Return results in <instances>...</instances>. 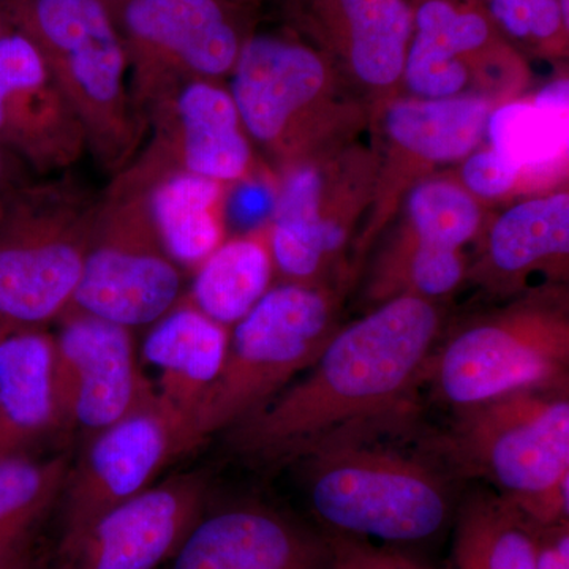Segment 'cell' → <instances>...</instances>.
<instances>
[{"mask_svg": "<svg viewBox=\"0 0 569 569\" xmlns=\"http://www.w3.org/2000/svg\"><path fill=\"white\" fill-rule=\"evenodd\" d=\"M211 481L203 471L167 481L108 508L62 535L58 569H159L173 559L208 511Z\"/></svg>", "mask_w": 569, "mask_h": 569, "instance_id": "obj_13", "label": "cell"}, {"mask_svg": "<svg viewBox=\"0 0 569 569\" xmlns=\"http://www.w3.org/2000/svg\"><path fill=\"white\" fill-rule=\"evenodd\" d=\"M323 530L260 503L206 511L168 569H331Z\"/></svg>", "mask_w": 569, "mask_h": 569, "instance_id": "obj_16", "label": "cell"}, {"mask_svg": "<svg viewBox=\"0 0 569 569\" xmlns=\"http://www.w3.org/2000/svg\"><path fill=\"white\" fill-rule=\"evenodd\" d=\"M58 323L52 340L63 429L89 438L156 399L133 329L78 310Z\"/></svg>", "mask_w": 569, "mask_h": 569, "instance_id": "obj_12", "label": "cell"}, {"mask_svg": "<svg viewBox=\"0 0 569 569\" xmlns=\"http://www.w3.org/2000/svg\"><path fill=\"white\" fill-rule=\"evenodd\" d=\"M230 331L182 296L149 326L142 340L141 361L156 369L157 396L186 415L190 427L194 410L222 370Z\"/></svg>", "mask_w": 569, "mask_h": 569, "instance_id": "obj_18", "label": "cell"}, {"mask_svg": "<svg viewBox=\"0 0 569 569\" xmlns=\"http://www.w3.org/2000/svg\"><path fill=\"white\" fill-rule=\"evenodd\" d=\"M488 7L493 20L515 39L549 41L563 33L557 0H488Z\"/></svg>", "mask_w": 569, "mask_h": 569, "instance_id": "obj_31", "label": "cell"}, {"mask_svg": "<svg viewBox=\"0 0 569 569\" xmlns=\"http://www.w3.org/2000/svg\"><path fill=\"white\" fill-rule=\"evenodd\" d=\"M325 533L331 546V569H430L406 550L369 539Z\"/></svg>", "mask_w": 569, "mask_h": 569, "instance_id": "obj_32", "label": "cell"}, {"mask_svg": "<svg viewBox=\"0 0 569 569\" xmlns=\"http://www.w3.org/2000/svg\"><path fill=\"white\" fill-rule=\"evenodd\" d=\"M61 429L52 335L44 328L0 332V458L29 456Z\"/></svg>", "mask_w": 569, "mask_h": 569, "instance_id": "obj_17", "label": "cell"}, {"mask_svg": "<svg viewBox=\"0 0 569 569\" xmlns=\"http://www.w3.org/2000/svg\"><path fill=\"white\" fill-rule=\"evenodd\" d=\"M274 269L268 231L223 241L194 269L183 298L231 329L271 290Z\"/></svg>", "mask_w": 569, "mask_h": 569, "instance_id": "obj_24", "label": "cell"}, {"mask_svg": "<svg viewBox=\"0 0 569 569\" xmlns=\"http://www.w3.org/2000/svg\"><path fill=\"white\" fill-rule=\"evenodd\" d=\"M569 86L568 80H557L550 82L545 89L538 92L533 102L542 107L557 108V110L568 111Z\"/></svg>", "mask_w": 569, "mask_h": 569, "instance_id": "obj_36", "label": "cell"}, {"mask_svg": "<svg viewBox=\"0 0 569 569\" xmlns=\"http://www.w3.org/2000/svg\"><path fill=\"white\" fill-rule=\"evenodd\" d=\"M230 74V93L249 138L293 167L305 148L309 112L328 82L321 56L288 37L250 33Z\"/></svg>", "mask_w": 569, "mask_h": 569, "instance_id": "obj_14", "label": "cell"}, {"mask_svg": "<svg viewBox=\"0 0 569 569\" xmlns=\"http://www.w3.org/2000/svg\"><path fill=\"white\" fill-rule=\"evenodd\" d=\"M33 179H37L36 176L13 153L0 146V211Z\"/></svg>", "mask_w": 569, "mask_h": 569, "instance_id": "obj_35", "label": "cell"}, {"mask_svg": "<svg viewBox=\"0 0 569 569\" xmlns=\"http://www.w3.org/2000/svg\"><path fill=\"white\" fill-rule=\"evenodd\" d=\"M122 41L130 96L148 116L187 82L219 81L233 70L250 33L241 6L224 0H102Z\"/></svg>", "mask_w": 569, "mask_h": 569, "instance_id": "obj_8", "label": "cell"}, {"mask_svg": "<svg viewBox=\"0 0 569 569\" xmlns=\"http://www.w3.org/2000/svg\"><path fill=\"white\" fill-rule=\"evenodd\" d=\"M440 331L441 313L430 299H388L337 329L301 380L228 429V443L250 462L284 466L402 429L413 418Z\"/></svg>", "mask_w": 569, "mask_h": 569, "instance_id": "obj_1", "label": "cell"}, {"mask_svg": "<svg viewBox=\"0 0 569 569\" xmlns=\"http://www.w3.org/2000/svg\"><path fill=\"white\" fill-rule=\"evenodd\" d=\"M490 37L488 18L478 11L449 0L419 3L403 66L408 88L425 99L459 96L468 82L467 56L482 50Z\"/></svg>", "mask_w": 569, "mask_h": 569, "instance_id": "obj_21", "label": "cell"}, {"mask_svg": "<svg viewBox=\"0 0 569 569\" xmlns=\"http://www.w3.org/2000/svg\"><path fill=\"white\" fill-rule=\"evenodd\" d=\"M519 176V171L492 148L471 153L462 168L463 182L471 192L482 198L508 193Z\"/></svg>", "mask_w": 569, "mask_h": 569, "instance_id": "obj_33", "label": "cell"}, {"mask_svg": "<svg viewBox=\"0 0 569 569\" xmlns=\"http://www.w3.org/2000/svg\"><path fill=\"white\" fill-rule=\"evenodd\" d=\"M452 523L443 569H537V526L493 490L471 492Z\"/></svg>", "mask_w": 569, "mask_h": 569, "instance_id": "obj_23", "label": "cell"}, {"mask_svg": "<svg viewBox=\"0 0 569 569\" xmlns=\"http://www.w3.org/2000/svg\"><path fill=\"white\" fill-rule=\"evenodd\" d=\"M569 252V197L535 198L505 212L490 231L488 260L479 268L482 280L518 284L538 269H561Z\"/></svg>", "mask_w": 569, "mask_h": 569, "instance_id": "obj_22", "label": "cell"}, {"mask_svg": "<svg viewBox=\"0 0 569 569\" xmlns=\"http://www.w3.org/2000/svg\"><path fill=\"white\" fill-rule=\"evenodd\" d=\"M194 448L189 418L159 396L93 433L63 486V535L148 489Z\"/></svg>", "mask_w": 569, "mask_h": 569, "instance_id": "obj_11", "label": "cell"}, {"mask_svg": "<svg viewBox=\"0 0 569 569\" xmlns=\"http://www.w3.org/2000/svg\"><path fill=\"white\" fill-rule=\"evenodd\" d=\"M426 381L452 410L522 389L567 388V312L539 298L475 321L436 348Z\"/></svg>", "mask_w": 569, "mask_h": 569, "instance_id": "obj_7", "label": "cell"}, {"mask_svg": "<svg viewBox=\"0 0 569 569\" xmlns=\"http://www.w3.org/2000/svg\"><path fill=\"white\" fill-rule=\"evenodd\" d=\"M7 569H36V568H33V565H32L31 553H29L28 557H24V559L17 561V563H14L13 567H10Z\"/></svg>", "mask_w": 569, "mask_h": 569, "instance_id": "obj_38", "label": "cell"}, {"mask_svg": "<svg viewBox=\"0 0 569 569\" xmlns=\"http://www.w3.org/2000/svg\"><path fill=\"white\" fill-rule=\"evenodd\" d=\"M466 276V264L459 250L438 249L425 244L408 247L399 253L387 276V291L406 284V295L432 299L451 293Z\"/></svg>", "mask_w": 569, "mask_h": 569, "instance_id": "obj_30", "label": "cell"}, {"mask_svg": "<svg viewBox=\"0 0 569 569\" xmlns=\"http://www.w3.org/2000/svg\"><path fill=\"white\" fill-rule=\"evenodd\" d=\"M417 244L460 250L479 227V209L473 198L447 181H427L408 200Z\"/></svg>", "mask_w": 569, "mask_h": 569, "instance_id": "obj_29", "label": "cell"}, {"mask_svg": "<svg viewBox=\"0 0 569 569\" xmlns=\"http://www.w3.org/2000/svg\"><path fill=\"white\" fill-rule=\"evenodd\" d=\"M429 448L452 473L482 479L526 511L569 477V387L455 408L451 426Z\"/></svg>", "mask_w": 569, "mask_h": 569, "instance_id": "obj_6", "label": "cell"}, {"mask_svg": "<svg viewBox=\"0 0 569 569\" xmlns=\"http://www.w3.org/2000/svg\"><path fill=\"white\" fill-rule=\"evenodd\" d=\"M336 306L318 284L271 288L231 328L222 370L193 413L194 445L250 417L306 372L337 331Z\"/></svg>", "mask_w": 569, "mask_h": 569, "instance_id": "obj_5", "label": "cell"}, {"mask_svg": "<svg viewBox=\"0 0 569 569\" xmlns=\"http://www.w3.org/2000/svg\"><path fill=\"white\" fill-rule=\"evenodd\" d=\"M490 114L492 108L482 97L399 100L388 110L387 130L406 151L430 162H451L477 148Z\"/></svg>", "mask_w": 569, "mask_h": 569, "instance_id": "obj_26", "label": "cell"}, {"mask_svg": "<svg viewBox=\"0 0 569 569\" xmlns=\"http://www.w3.org/2000/svg\"><path fill=\"white\" fill-rule=\"evenodd\" d=\"M378 438L335 445L301 460L320 530L397 549L443 533L458 509L445 470Z\"/></svg>", "mask_w": 569, "mask_h": 569, "instance_id": "obj_3", "label": "cell"}, {"mask_svg": "<svg viewBox=\"0 0 569 569\" xmlns=\"http://www.w3.org/2000/svg\"><path fill=\"white\" fill-rule=\"evenodd\" d=\"M0 146L36 178L69 173L88 153L84 129L31 41L0 39Z\"/></svg>", "mask_w": 569, "mask_h": 569, "instance_id": "obj_15", "label": "cell"}, {"mask_svg": "<svg viewBox=\"0 0 569 569\" xmlns=\"http://www.w3.org/2000/svg\"><path fill=\"white\" fill-rule=\"evenodd\" d=\"M69 470L63 458H0V569L31 553L33 530L62 496Z\"/></svg>", "mask_w": 569, "mask_h": 569, "instance_id": "obj_27", "label": "cell"}, {"mask_svg": "<svg viewBox=\"0 0 569 569\" xmlns=\"http://www.w3.org/2000/svg\"><path fill=\"white\" fill-rule=\"evenodd\" d=\"M99 203L69 171L33 179L0 211V332L41 329L70 309Z\"/></svg>", "mask_w": 569, "mask_h": 569, "instance_id": "obj_4", "label": "cell"}, {"mask_svg": "<svg viewBox=\"0 0 569 569\" xmlns=\"http://www.w3.org/2000/svg\"><path fill=\"white\" fill-rule=\"evenodd\" d=\"M537 569H569V522L537 527Z\"/></svg>", "mask_w": 569, "mask_h": 569, "instance_id": "obj_34", "label": "cell"}, {"mask_svg": "<svg viewBox=\"0 0 569 569\" xmlns=\"http://www.w3.org/2000/svg\"><path fill=\"white\" fill-rule=\"evenodd\" d=\"M250 167L249 134L230 91L219 81L198 80L187 82L149 112L140 151L116 176L148 190L171 173L220 183L241 181Z\"/></svg>", "mask_w": 569, "mask_h": 569, "instance_id": "obj_10", "label": "cell"}, {"mask_svg": "<svg viewBox=\"0 0 569 569\" xmlns=\"http://www.w3.org/2000/svg\"><path fill=\"white\" fill-rule=\"evenodd\" d=\"M224 2L236 3V6L244 7L247 3L258 2V0H224Z\"/></svg>", "mask_w": 569, "mask_h": 569, "instance_id": "obj_40", "label": "cell"}, {"mask_svg": "<svg viewBox=\"0 0 569 569\" xmlns=\"http://www.w3.org/2000/svg\"><path fill=\"white\" fill-rule=\"evenodd\" d=\"M490 148L519 174L541 173L561 162L568 149V111L535 102L505 104L488 123Z\"/></svg>", "mask_w": 569, "mask_h": 569, "instance_id": "obj_28", "label": "cell"}, {"mask_svg": "<svg viewBox=\"0 0 569 569\" xmlns=\"http://www.w3.org/2000/svg\"><path fill=\"white\" fill-rule=\"evenodd\" d=\"M11 31V26L9 21H7L6 14H3L2 9H0V39H2L6 33Z\"/></svg>", "mask_w": 569, "mask_h": 569, "instance_id": "obj_39", "label": "cell"}, {"mask_svg": "<svg viewBox=\"0 0 569 569\" xmlns=\"http://www.w3.org/2000/svg\"><path fill=\"white\" fill-rule=\"evenodd\" d=\"M13 31L31 41L80 119L88 153L121 173L146 140L122 41L102 0H0Z\"/></svg>", "mask_w": 569, "mask_h": 569, "instance_id": "obj_2", "label": "cell"}, {"mask_svg": "<svg viewBox=\"0 0 569 569\" xmlns=\"http://www.w3.org/2000/svg\"><path fill=\"white\" fill-rule=\"evenodd\" d=\"M183 296V271L164 249L148 190L114 176L100 193L91 242L69 310L137 329L151 326Z\"/></svg>", "mask_w": 569, "mask_h": 569, "instance_id": "obj_9", "label": "cell"}, {"mask_svg": "<svg viewBox=\"0 0 569 569\" xmlns=\"http://www.w3.org/2000/svg\"><path fill=\"white\" fill-rule=\"evenodd\" d=\"M223 183L171 173L148 189L149 209L164 249L182 271L193 272L223 242Z\"/></svg>", "mask_w": 569, "mask_h": 569, "instance_id": "obj_25", "label": "cell"}, {"mask_svg": "<svg viewBox=\"0 0 569 569\" xmlns=\"http://www.w3.org/2000/svg\"><path fill=\"white\" fill-rule=\"evenodd\" d=\"M559 2V10L561 14V21H563L565 29L568 31L569 26V0H557Z\"/></svg>", "mask_w": 569, "mask_h": 569, "instance_id": "obj_37", "label": "cell"}, {"mask_svg": "<svg viewBox=\"0 0 569 569\" xmlns=\"http://www.w3.org/2000/svg\"><path fill=\"white\" fill-rule=\"evenodd\" d=\"M323 178L312 164L287 168L274 201L269 247L284 283L317 284L347 241V228L321 216Z\"/></svg>", "mask_w": 569, "mask_h": 569, "instance_id": "obj_20", "label": "cell"}, {"mask_svg": "<svg viewBox=\"0 0 569 569\" xmlns=\"http://www.w3.org/2000/svg\"><path fill=\"white\" fill-rule=\"evenodd\" d=\"M305 17L321 20L329 41L346 56L356 77L387 88L403 74L413 36L407 0H298Z\"/></svg>", "mask_w": 569, "mask_h": 569, "instance_id": "obj_19", "label": "cell"}]
</instances>
